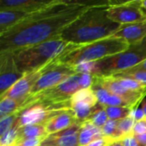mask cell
I'll return each mask as SVG.
<instances>
[{
	"label": "cell",
	"instance_id": "cell-1",
	"mask_svg": "<svg viewBox=\"0 0 146 146\" xmlns=\"http://www.w3.org/2000/svg\"><path fill=\"white\" fill-rule=\"evenodd\" d=\"M95 3L53 0L47 7L0 33V53L61 38L62 32Z\"/></svg>",
	"mask_w": 146,
	"mask_h": 146
},
{
	"label": "cell",
	"instance_id": "cell-2",
	"mask_svg": "<svg viewBox=\"0 0 146 146\" xmlns=\"http://www.w3.org/2000/svg\"><path fill=\"white\" fill-rule=\"evenodd\" d=\"M111 2L97 3L61 33V38L74 44H86L110 38L121 27L107 15V8Z\"/></svg>",
	"mask_w": 146,
	"mask_h": 146
},
{
	"label": "cell",
	"instance_id": "cell-3",
	"mask_svg": "<svg viewBox=\"0 0 146 146\" xmlns=\"http://www.w3.org/2000/svg\"><path fill=\"white\" fill-rule=\"evenodd\" d=\"M131 45L123 39L107 38L86 44H74L61 54L58 62L71 67L91 62L126 51Z\"/></svg>",
	"mask_w": 146,
	"mask_h": 146
},
{
	"label": "cell",
	"instance_id": "cell-4",
	"mask_svg": "<svg viewBox=\"0 0 146 146\" xmlns=\"http://www.w3.org/2000/svg\"><path fill=\"white\" fill-rule=\"evenodd\" d=\"M74 45L59 38L21 48L11 53L18 70L25 74L41 68Z\"/></svg>",
	"mask_w": 146,
	"mask_h": 146
},
{
	"label": "cell",
	"instance_id": "cell-5",
	"mask_svg": "<svg viewBox=\"0 0 146 146\" xmlns=\"http://www.w3.org/2000/svg\"><path fill=\"white\" fill-rule=\"evenodd\" d=\"M80 90V74H77L52 88L27 97L21 104L19 113L34 104H71L72 97Z\"/></svg>",
	"mask_w": 146,
	"mask_h": 146
},
{
	"label": "cell",
	"instance_id": "cell-6",
	"mask_svg": "<svg viewBox=\"0 0 146 146\" xmlns=\"http://www.w3.org/2000/svg\"><path fill=\"white\" fill-rule=\"evenodd\" d=\"M145 58L146 52L139 44L131 45L126 51L93 62L92 74L112 75L138 65Z\"/></svg>",
	"mask_w": 146,
	"mask_h": 146
},
{
	"label": "cell",
	"instance_id": "cell-7",
	"mask_svg": "<svg viewBox=\"0 0 146 146\" xmlns=\"http://www.w3.org/2000/svg\"><path fill=\"white\" fill-rule=\"evenodd\" d=\"M71 104H34L22 111L16 121L20 127L29 125H44L62 112L71 110Z\"/></svg>",
	"mask_w": 146,
	"mask_h": 146
},
{
	"label": "cell",
	"instance_id": "cell-8",
	"mask_svg": "<svg viewBox=\"0 0 146 146\" xmlns=\"http://www.w3.org/2000/svg\"><path fill=\"white\" fill-rule=\"evenodd\" d=\"M107 15L111 21L120 25L146 21V15L139 0L125 3L111 2L107 8Z\"/></svg>",
	"mask_w": 146,
	"mask_h": 146
},
{
	"label": "cell",
	"instance_id": "cell-9",
	"mask_svg": "<svg viewBox=\"0 0 146 146\" xmlns=\"http://www.w3.org/2000/svg\"><path fill=\"white\" fill-rule=\"evenodd\" d=\"M58 57L55 63L37 81L27 97L52 88L78 74L73 67L59 62Z\"/></svg>",
	"mask_w": 146,
	"mask_h": 146
},
{
	"label": "cell",
	"instance_id": "cell-10",
	"mask_svg": "<svg viewBox=\"0 0 146 146\" xmlns=\"http://www.w3.org/2000/svg\"><path fill=\"white\" fill-rule=\"evenodd\" d=\"M57 56V57H58ZM57 57L53 59L52 61L49 62L48 63L44 64L41 68L27 73L23 75V77L16 82L9 90H8L4 94L0 96V99L3 98H9L15 100L19 101L21 104L27 98L29 93L31 92L32 89L37 83V81L41 78V76L55 63Z\"/></svg>",
	"mask_w": 146,
	"mask_h": 146
},
{
	"label": "cell",
	"instance_id": "cell-11",
	"mask_svg": "<svg viewBox=\"0 0 146 146\" xmlns=\"http://www.w3.org/2000/svg\"><path fill=\"white\" fill-rule=\"evenodd\" d=\"M93 86H98L111 94L119 96L128 101L133 107H137L142 103L146 91L145 92H133L123 87L112 75H93Z\"/></svg>",
	"mask_w": 146,
	"mask_h": 146
},
{
	"label": "cell",
	"instance_id": "cell-12",
	"mask_svg": "<svg viewBox=\"0 0 146 146\" xmlns=\"http://www.w3.org/2000/svg\"><path fill=\"white\" fill-rule=\"evenodd\" d=\"M24 74L21 73L11 52L0 53V96L18 82Z\"/></svg>",
	"mask_w": 146,
	"mask_h": 146
},
{
	"label": "cell",
	"instance_id": "cell-13",
	"mask_svg": "<svg viewBox=\"0 0 146 146\" xmlns=\"http://www.w3.org/2000/svg\"><path fill=\"white\" fill-rule=\"evenodd\" d=\"M82 123L74 126L61 132L48 135L40 146H79V133Z\"/></svg>",
	"mask_w": 146,
	"mask_h": 146
},
{
	"label": "cell",
	"instance_id": "cell-14",
	"mask_svg": "<svg viewBox=\"0 0 146 146\" xmlns=\"http://www.w3.org/2000/svg\"><path fill=\"white\" fill-rule=\"evenodd\" d=\"M110 38L123 39L130 45L139 44L146 38V21L121 25L119 29Z\"/></svg>",
	"mask_w": 146,
	"mask_h": 146
},
{
	"label": "cell",
	"instance_id": "cell-15",
	"mask_svg": "<svg viewBox=\"0 0 146 146\" xmlns=\"http://www.w3.org/2000/svg\"><path fill=\"white\" fill-rule=\"evenodd\" d=\"M52 1L0 0V10L12 9V10H20L28 14H32L47 7L52 3Z\"/></svg>",
	"mask_w": 146,
	"mask_h": 146
},
{
	"label": "cell",
	"instance_id": "cell-16",
	"mask_svg": "<svg viewBox=\"0 0 146 146\" xmlns=\"http://www.w3.org/2000/svg\"><path fill=\"white\" fill-rule=\"evenodd\" d=\"M76 123L80 122L77 121L73 110H71L62 112L60 115L50 120L45 124V129L48 135H50L69 128Z\"/></svg>",
	"mask_w": 146,
	"mask_h": 146
},
{
	"label": "cell",
	"instance_id": "cell-17",
	"mask_svg": "<svg viewBox=\"0 0 146 146\" xmlns=\"http://www.w3.org/2000/svg\"><path fill=\"white\" fill-rule=\"evenodd\" d=\"M30 14L12 9L0 10V33L15 26Z\"/></svg>",
	"mask_w": 146,
	"mask_h": 146
},
{
	"label": "cell",
	"instance_id": "cell-18",
	"mask_svg": "<svg viewBox=\"0 0 146 146\" xmlns=\"http://www.w3.org/2000/svg\"><path fill=\"white\" fill-rule=\"evenodd\" d=\"M104 137V136L101 128L97 127L89 121H85L82 123L79 133V146L88 145L94 140Z\"/></svg>",
	"mask_w": 146,
	"mask_h": 146
},
{
	"label": "cell",
	"instance_id": "cell-19",
	"mask_svg": "<svg viewBox=\"0 0 146 146\" xmlns=\"http://www.w3.org/2000/svg\"><path fill=\"white\" fill-rule=\"evenodd\" d=\"M47 136L48 133L46 132L44 125H29L20 127L17 142L28 139H45Z\"/></svg>",
	"mask_w": 146,
	"mask_h": 146
},
{
	"label": "cell",
	"instance_id": "cell-20",
	"mask_svg": "<svg viewBox=\"0 0 146 146\" xmlns=\"http://www.w3.org/2000/svg\"><path fill=\"white\" fill-rule=\"evenodd\" d=\"M21 106V104L15 99L9 98H1L0 101V117H4L6 115L18 112Z\"/></svg>",
	"mask_w": 146,
	"mask_h": 146
},
{
	"label": "cell",
	"instance_id": "cell-21",
	"mask_svg": "<svg viewBox=\"0 0 146 146\" xmlns=\"http://www.w3.org/2000/svg\"><path fill=\"white\" fill-rule=\"evenodd\" d=\"M103 106L108 115L109 119L115 120V121H120L130 116L133 110V108H128V107H114V106H104V105Z\"/></svg>",
	"mask_w": 146,
	"mask_h": 146
},
{
	"label": "cell",
	"instance_id": "cell-22",
	"mask_svg": "<svg viewBox=\"0 0 146 146\" xmlns=\"http://www.w3.org/2000/svg\"><path fill=\"white\" fill-rule=\"evenodd\" d=\"M78 102H85L89 103L93 105L98 104V100L92 88L88 89H83L79 92H77L71 98V104L72 103H78Z\"/></svg>",
	"mask_w": 146,
	"mask_h": 146
},
{
	"label": "cell",
	"instance_id": "cell-23",
	"mask_svg": "<svg viewBox=\"0 0 146 146\" xmlns=\"http://www.w3.org/2000/svg\"><path fill=\"white\" fill-rule=\"evenodd\" d=\"M102 131L104 136L109 139L111 142L121 141V137L118 130V121L109 119L104 127L102 128Z\"/></svg>",
	"mask_w": 146,
	"mask_h": 146
},
{
	"label": "cell",
	"instance_id": "cell-24",
	"mask_svg": "<svg viewBox=\"0 0 146 146\" xmlns=\"http://www.w3.org/2000/svg\"><path fill=\"white\" fill-rule=\"evenodd\" d=\"M108 121H109V117L105 110L104 109V106L98 104L97 109L86 121H89L94 126H96L97 127L102 129Z\"/></svg>",
	"mask_w": 146,
	"mask_h": 146
},
{
	"label": "cell",
	"instance_id": "cell-25",
	"mask_svg": "<svg viewBox=\"0 0 146 146\" xmlns=\"http://www.w3.org/2000/svg\"><path fill=\"white\" fill-rule=\"evenodd\" d=\"M20 126L15 121L13 127L0 137V146H14L18 140Z\"/></svg>",
	"mask_w": 146,
	"mask_h": 146
},
{
	"label": "cell",
	"instance_id": "cell-26",
	"mask_svg": "<svg viewBox=\"0 0 146 146\" xmlns=\"http://www.w3.org/2000/svg\"><path fill=\"white\" fill-rule=\"evenodd\" d=\"M135 125L134 119L130 115L125 119L118 121V130L121 137V140L126 137H128L133 134V127Z\"/></svg>",
	"mask_w": 146,
	"mask_h": 146
},
{
	"label": "cell",
	"instance_id": "cell-27",
	"mask_svg": "<svg viewBox=\"0 0 146 146\" xmlns=\"http://www.w3.org/2000/svg\"><path fill=\"white\" fill-rule=\"evenodd\" d=\"M113 76V75H112ZM115 78V80L126 89L133 91V92H145L146 91V85L143 84L139 81L132 80V79H127V78H121V77H116L113 76Z\"/></svg>",
	"mask_w": 146,
	"mask_h": 146
},
{
	"label": "cell",
	"instance_id": "cell-28",
	"mask_svg": "<svg viewBox=\"0 0 146 146\" xmlns=\"http://www.w3.org/2000/svg\"><path fill=\"white\" fill-rule=\"evenodd\" d=\"M20 113L16 112L4 117H2L0 120V137L3 136L5 133H7L15 124L17 118L20 116Z\"/></svg>",
	"mask_w": 146,
	"mask_h": 146
},
{
	"label": "cell",
	"instance_id": "cell-29",
	"mask_svg": "<svg viewBox=\"0 0 146 146\" xmlns=\"http://www.w3.org/2000/svg\"><path fill=\"white\" fill-rule=\"evenodd\" d=\"M112 75L116 76V77L132 79V80L139 81V82L146 85V72H144V71H136V72L123 71V72H120V73H117V74H115Z\"/></svg>",
	"mask_w": 146,
	"mask_h": 146
},
{
	"label": "cell",
	"instance_id": "cell-30",
	"mask_svg": "<svg viewBox=\"0 0 146 146\" xmlns=\"http://www.w3.org/2000/svg\"><path fill=\"white\" fill-rule=\"evenodd\" d=\"M44 139L38 138V139H24L21 141L17 142L14 146H40L41 142Z\"/></svg>",
	"mask_w": 146,
	"mask_h": 146
},
{
	"label": "cell",
	"instance_id": "cell-31",
	"mask_svg": "<svg viewBox=\"0 0 146 146\" xmlns=\"http://www.w3.org/2000/svg\"><path fill=\"white\" fill-rule=\"evenodd\" d=\"M146 133V118H145L142 121L135 122V125L133 127V134L134 136L140 135Z\"/></svg>",
	"mask_w": 146,
	"mask_h": 146
},
{
	"label": "cell",
	"instance_id": "cell-32",
	"mask_svg": "<svg viewBox=\"0 0 146 146\" xmlns=\"http://www.w3.org/2000/svg\"><path fill=\"white\" fill-rule=\"evenodd\" d=\"M131 116L134 119L135 122L142 121V120H144L145 118L144 110H142V108H139V105L137 106L135 109H133V112L131 114Z\"/></svg>",
	"mask_w": 146,
	"mask_h": 146
},
{
	"label": "cell",
	"instance_id": "cell-33",
	"mask_svg": "<svg viewBox=\"0 0 146 146\" xmlns=\"http://www.w3.org/2000/svg\"><path fill=\"white\" fill-rule=\"evenodd\" d=\"M121 143L124 146H142L139 141L135 139L133 135H130L128 137H126L121 140Z\"/></svg>",
	"mask_w": 146,
	"mask_h": 146
},
{
	"label": "cell",
	"instance_id": "cell-34",
	"mask_svg": "<svg viewBox=\"0 0 146 146\" xmlns=\"http://www.w3.org/2000/svg\"><path fill=\"white\" fill-rule=\"evenodd\" d=\"M111 143H113V142H111L109 139L104 137V138L98 139L97 140H94L93 142L90 143L86 146H110Z\"/></svg>",
	"mask_w": 146,
	"mask_h": 146
},
{
	"label": "cell",
	"instance_id": "cell-35",
	"mask_svg": "<svg viewBox=\"0 0 146 146\" xmlns=\"http://www.w3.org/2000/svg\"><path fill=\"white\" fill-rule=\"evenodd\" d=\"M125 71H127V72H136V71H144L146 72V58L142 61L140 63H139L138 65L127 69V70H125ZM123 72V71H122Z\"/></svg>",
	"mask_w": 146,
	"mask_h": 146
},
{
	"label": "cell",
	"instance_id": "cell-36",
	"mask_svg": "<svg viewBox=\"0 0 146 146\" xmlns=\"http://www.w3.org/2000/svg\"><path fill=\"white\" fill-rule=\"evenodd\" d=\"M134 136V135H133ZM135 139L139 141V143L142 146H146V133H143V134H140V135H137V136H134Z\"/></svg>",
	"mask_w": 146,
	"mask_h": 146
},
{
	"label": "cell",
	"instance_id": "cell-37",
	"mask_svg": "<svg viewBox=\"0 0 146 146\" xmlns=\"http://www.w3.org/2000/svg\"><path fill=\"white\" fill-rule=\"evenodd\" d=\"M139 45V47H140L143 50H145L146 52V38H145Z\"/></svg>",
	"mask_w": 146,
	"mask_h": 146
},
{
	"label": "cell",
	"instance_id": "cell-38",
	"mask_svg": "<svg viewBox=\"0 0 146 146\" xmlns=\"http://www.w3.org/2000/svg\"><path fill=\"white\" fill-rule=\"evenodd\" d=\"M141 108L144 110V113H145V115L146 118V99H144L142 101V103H141Z\"/></svg>",
	"mask_w": 146,
	"mask_h": 146
},
{
	"label": "cell",
	"instance_id": "cell-39",
	"mask_svg": "<svg viewBox=\"0 0 146 146\" xmlns=\"http://www.w3.org/2000/svg\"><path fill=\"white\" fill-rule=\"evenodd\" d=\"M110 146H124V145H123V144L121 143V141H115V142L111 143Z\"/></svg>",
	"mask_w": 146,
	"mask_h": 146
},
{
	"label": "cell",
	"instance_id": "cell-40",
	"mask_svg": "<svg viewBox=\"0 0 146 146\" xmlns=\"http://www.w3.org/2000/svg\"><path fill=\"white\" fill-rule=\"evenodd\" d=\"M141 7H142V9H143V11H144V13L146 15V0L145 1H141Z\"/></svg>",
	"mask_w": 146,
	"mask_h": 146
}]
</instances>
